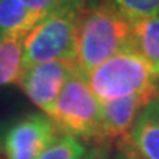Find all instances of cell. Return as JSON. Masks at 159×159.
<instances>
[{
  "mask_svg": "<svg viewBox=\"0 0 159 159\" xmlns=\"http://www.w3.org/2000/svg\"><path fill=\"white\" fill-rule=\"evenodd\" d=\"M133 46L131 19L114 6L87 0L80 13L75 63L87 77L94 68Z\"/></svg>",
  "mask_w": 159,
  "mask_h": 159,
  "instance_id": "6da1fadb",
  "label": "cell"
},
{
  "mask_svg": "<svg viewBox=\"0 0 159 159\" xmlns=\"http://www.w3.org/2000/svg\"><path fill=\"white\" fill-rule=\"evenodd\" d=\"M84 0H69L43 18L24 39V69L52 61H75L77 30Z\"/></svg>",
  "mask_w": 159,
  "mask_h": 159,
  "instance_id": "7a4b0ae2",
  "label": "cell"
},
{
  "mask_svg": "<svg viewBox=\"0 0 159 159\" xmlns=\"http://www.w3.org/2000/svg\"><path fill=\"white\" fill-rule=\"evenodd\" d=\"M85 78L99 103L159 89V74L134 47L119 52Z\"/></svg>",
  "mask_w": 159,
  "mask_h": 159,
  "instance_id": "3957f363",
  "label": "cell"
},
{
  "mask_svg": "<svg viewBox=\"0 0 159 159\" xmlns=\"http://www.w3.org/2000/svg\"><path fill=\"white\" fill-rule=\"evenodd\" d=\"M46 115L62 134L103 144L100 139V103L80 71L66 81Z\"/></svg>",
  "mask_w": 159,
  "mask_h": 159,
  "instance_id": "277c9868",
  "label": "cell"
},
{
  "mask_svg": "<svg viewBox=\"0 0 159 159\" xmlns=\"http://www.w3.org/2000/svg\"><path fill=\"white\" fill-rule=\"evenodd\" d=\"M62 133L46 114H30L16 121L3 139L6 159H39Z\"/></svg>",
  "mask_w": 159,
  "mask_h": 159,
  "instance_id": "5b68a950",
  "label": "cell"
},
{
  "mask_svg": "<svg viewBox=\"0 0 159 159\" xmlns=\"http://www.w3.org/2000/svg\"><path fill=\"white\" fill-rule=\"evenodd\" d=\"M78 71L75 61H52L24 69L18 84L35 106L47 114L72 75Z\"/></svg>",
  "mask_w": 159,
  "mask_h": 159,
  "instance_id": "8992f818",
  "label": "cell"
},
{
  "mask_svg": "<svg viewBox=\"0 0 159 159\" xmlns=\"http://www.w3.org/2000/svg\"><path fill=\"white\" fill-rule=\"evenodd\" d=\"M156 97L158 90L100 103V139L103 144L118 142L127 136L140 112Z\"/></svg>",
  "mask_w": 159,
  "mask_h": 159,
  "instance_id": "52a82bcc",
  "label": "cell"
},
{
  "mask_svg": "<svg viewBox=\"0 0 159 159\" xmlns=\"http://www.w3.org/2000/svg\"><path fill=\"white\" fill-rule=\"evenodd\" d=\"M128 142L143 159H159V100L155 99L137 116Z\"/></svg>",
  "mask_w": 159,
  "mask_h": 159,
  "instance_id": "ba28073f",
  "label": "cell"
},
{
  "mask_svg": "<svg viewBox=\"0 0 159 159\" xmlns=\"http://www.w3.org/2000/svg\"><path fill=\"white\" fill-rule=\"evenodd\" d=\"M40 21L19 0H0V39H25Z\"/></svg>",
  "mask_w": 159,
  "mask_h": 159,
  "instance_id": "9c48e42d",
  "label": "cell"
},
{
  "mask_svg": "<svg viewBox=\"0 0 159 159\" xmlns=\"http://www.w3.org/2000/svg\"><path fill=\"white\" fill-rule=\"evenodd\" d=\"M133 46L153 68L159 66V15L131 19Z\"/></svg>",
  "mask_w": 159,
  "mask_h": 159,
  "instance_id": "30bf717a",
  "label": "cell"
},
{
  "mask_svg": "<svg viewBox=\"0 0 159 159\" xmlns=\"http://www.w3.org/2000/svg\"><path fill=\"white\" fill-rule=\"evenodd\" d=\"M24 39H0V87L18 84L24 74Z\"/></svg>",
  "mask_w": 159,
  "mask_h": 159,
  "instance_id": "8fae6325",
  "label": "cell"
},
{
  "mask_svg": "<svg viewBox=\"0 0 159 159\" xmlns=\"http://www.w3.org/2000/svg\"><path fill=\"white\" fill-rule=\"evenodd\" d=\"M84 143L68 134H61L43 153L39 159H80L84 155Z\"/></svg>",
  "mask_w": 159,
  "mask_h": 159,
  "instance_id": "7c38bea8",
  "label": "cell"
},
{
  "mask_svg": "<svg viewBox=\"0 0 159 159\" xmlns=\"http://www.w3.org/2000/svg\"><path fill=\"white\" fill-rule=\"evenodd\" d=\"M87 2V0H84ZM114 6L130 19L159 15V0H97Z\"/></svg>",
  "mask_w": 159,
  "mask_h": 159,
  "instance_id": "4fadbf2b",
  "label": "cell"
},
{
  "mask_svg": "<svg viewBox=\"0 0 159 159\" xmlns=\"http://www.w3.org/2000/svg\"><path fill=\"white\" fill-rule=\"evenodd\" d=\"M28 11L35 13L37 16L41 19L46 18L49 13L53 11H56L57 7L63 6L65 3H68L69 0H19Z\"/></svg>",
  "mask_w": 159,
  "mask_h": 159,
  "instance_id": "5bb4252c",
  "label": "cell"
},
{
  "mask_svg": "<svg viewBox=\"0 0 159 159\" xmlns=\"http://www.w3.org/2000/svg\"><path fill=\"white\" fill-rule=\"evenodd\" d=\"M112 159H143V158L134 150V148L131 146V143L128 142V139L125 136L116 142V150H115Z\"/></svg>",
  "mask_w": 159,
  "mask_h": 159,
  "instance_id": "9a60e30c",
  "label": "cell"
},
{
  "mask_svg": "<svg viewBox=\"0 0 159 159\" xmlns=\"http://www.w3.org/2000/svg\"><path fill=\"white\" fill-rule=\"evenodd\" d=\"M80 159H109V149L106 144H93L85 149Z\"/></svg>",
  "mask_w": 159,
  "mask_h": 159,
  "instance_id": "2e32d148",
  "label": "cell"
},
{
  "mask_svg": "<svg viewBox=\"0 0 159 159\" xmlns=\"http://www.w3.org/2000/svg\"><path fill=\"white\" fill-rule=\"evenodd\" d=\"M155 71H156V72L159 74V66H156V68H155Z\"/></svg>",
  "mask_w": 159,
  "mask_h": 159,
  "instance_id": "e0dca14e",
  "label": "cell"
},
{
  "mask_svg": "<svg viewBox=\"0 0 159 159\" xmlns=\"http://www.w3.org/2000/svg\"><path fill=\"white\" fill-rule=\"evenodd\" d=\"M2 143H3V142H2V137H0V148H2Z\"/></svg>",
  "mask_w": 159,
  "mask_h": 159,
  "instance_id": "ac0fdd59",
  "label": "cell"
},
{
  "mask_svg": "<svg viewBox=\"0 0 159 159\" xmlns=\"http://www.w3.org/2000/svg\"><path fill=\"white\" fill-rule=\"evenodd\" d=\"M158 100H159V89H158Z\"/></svg>",
  "mask_w": 159,
  "mask_h": 159,
  "instance_id": "d6986e66",
  "label": "cell"
}]
</instances>
